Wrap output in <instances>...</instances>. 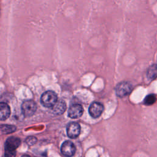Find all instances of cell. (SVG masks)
<instances>
[{
    "label": "cell",
    "instance_id": "obj_1",
    "mask_svg": "<svg viewBox=\"0 0 157 157\" xmlns=\"http://www.w3.org/2000/svg\"><path fill=\"white\" fill-rule=\"evenodd\" d=\"M57 101V95L52 91H47L44 92L40 98L41 104L46 107H52Z\"/></svg>",
    "mask_w": 157,
    "mask_h": 157
},
{
    "label": "cell",
    "instance_id": "obj_2",
    "mask_svg": "<svg viewBox=\"0 0 157 157\" xmlns=\"http://www.w3.org/2000/svg\"><path fill=\"white\" fill-rule=\"evenodd\" d=\"M21 107L23 115L26 117H28L34 114L37 109V105L34 101L27 100L22 103Z\"/></svg>",
    "mask_w": 157,
    "mask_h": 157
},
{
    "label": "cell",
    "instance_id": "obj_3",
    "mask_svg": "<svg viewBox=\"0 0 157 157\" xmlns=\"http://www.w3.org/2000/svg\"><path fill=\"white\" fill-rule=\"evenodd\" d=\"M132 90L131 84L128 82H122L116 86V94L119 97H124L129 94Z\"/></svg>",
    "mask_w": 157,
    "mask_h": 157
},
{
    "label": "cell",
    "instance_id": "obj_4",
    "mask_svg": "<svg viewBox=\"0 0 157 157\" xmlns=\"http://www.w3.org/2000/svg\"><path fill=\"white\" fill-rule=\"evenodd\" d=\"M104 110V106L102 104L98 102H93L88 109V112L90 115L93 118H98L99 117L102 113Z\"/></svg>",
    "mask_w": 157,
    "mask_h": 157
},
{
    "label": "cell",
    "instance_id": "obj_5",
    "mask_svg": "<svg viewBox=\"0 0 157 157\" xmlns=\"http://www.w3.org/2000/svg\"><path fill=\"white\" fill-rule=\"evenodd\" d=\"M61 151L64 156L71 157L74 155L75 151V147L72 142L67 140L62 144Z\"/></svg>",
    "mask_w": 157,
    "mask_h": 157
},
{
    "label": "cell",
    "instance_id": "obj_6",
    "mask_svg": "<svg viewBox=\"0 0 157 157\" xmlns=\"http://www.w3.org/2000/svg\"><path fill=\"white\" fill-rule=\"evenodd\" d=\"M80 132V126L76 122L69 123L67 127V134L69 137L75 139L78 136Z\"/></svg>",
    "mask_w": 157,
    "mask_h": 157
},
{
    "label": "cell",
    "instance_id": "obj_7",
    "mask_svg": "<svg viewBox=\"0 0 157 157\" xmlns=\"http://www.w3.org/2000/svg\"><path fill=\"white\" fill-rule=\"evenodd\" d=\"M83 113L82 106L78 104H75L70 106L68 110V116L71 118H77L80 117Z\"/></svg>",
    "mask_w": 157,
    "mask_h": 157
},
{
    "label": "cell",
    "instance_id": "obj_8",
    "mask_svg": "<svg viewBox=\"0 0 157 157\" xmlns=\"http://www.w3.org/2000/svg\"><path fill=\"white\" fill-rule=\"evenodd\" d=\"M20 145V140L18 137H10L5 142V150L15 151Z\"/></svg>",
    "mask_w": 157,
    "mask_h": 157
},
{
    "label": "cell",
    "instance_id": "obj_9",
    "mask_svg": "<svg viewBox=\"0 0 157 157\" xmlns=\"http://www.w3.org/2000/svg\"><path fill=\"white\" fill-rule=\"evenodd\" d=\"M52 108L54 113L56 115H61L66 109V104L64 101L59 100L58 101Z\"/></svg>",
    "mask_w": 157,
    "mask_h": 157
},
{
    "label": "cell",
    "instance_id": "obj_10",
    "mask_svg": "<svg viewBox=\"0 0 157 157\" xmlns=\"http://www.w3.org/2000/svg\"><path fill=\"white\" fill-rule=\"evenodd\" d=\"M10 114V107L5 102H1L0 104V119L3 121L9 118Z\"/></svg>",
    "mask_w": 157,
    "mask_h": 157
},
{
    "label": "cell",
    "instance_id": "obj_11",
    "mask_svg": "<svg viewBox=\"0 0 157 157\" xmlns=\"http://www.w3.org/2000/svg\"><path fill=\"white\" fill-rule=\"evenodd\" d=\"M147 77L149 79H154L157 77V65L151 66L147 71Z\"/></svg>",
    "mask_w": 157,
    "mask_h": 157
},
{
    "label": "cell",
    "instance_id": "obj_12",
    "mask_svg": "<svg viewBox=\"0 0 157 157\" xmlns=\"http://www.w3.org/2000/svg\"><path fill=\"white\" fill-rule=\"evenodd\" d=\"M1 131L3 134H10L16 131V127L13 125L2 124L1 126Z\"/></svg>",
    "mask_w": 157,
    "mask_h": 157
},
{
    "label": "cell",
    "instance_id": "obj_13",
    "mask_svg": "<svg viewBox=\"0 0 157 157\" xmlns=\"http://www.w3.org/2000/svg\"><path fill=\"white\" fill-rule=\"evenodd\" d=\"M156 96L154 94L148 95L144 99V104L146 105H151L156 101Z\"/></svg>",
    "mask_w": 157,
    "mask_h": 157
},
{
    "label": "cell",
    "instance_id": "obj_14",
    "mask_svg": "<svg viewBox=\"0 0 157 157\" xmlns=\"http://www.w3.org/2000/svg\"><path fill=\"white\" fill-rule=\"evenodd\" d=\"M36 138L35 137H29L26 139V143L28 145H32L36 142Z\"/></svg>",
    "mask_w": 157,
    "mask_h": 157
},
{
    "label": "cell",
    "instance_id": "obj_15",
    "mask_svg": "<svg viewBox=\"0 0 157 157\" xmlns=\"http://www.w3.org/2000/svg\"><path fill=\"white\" fill-rule=\"evenodd\" d=\"M16 155L15 151L5 150V157H15Z\"/></svg>",
    "mask_w": 157,
    "mask_h": 157
},
{
    "label": "cell",
    "instance_id": "obj_16",
    "mask_svg": "<svg viewBox=\"0 0 157 157\" xmlns=\"http://www.w3.org/2000/svg\"><path fill=\"white\" fill-rule=\"evenodd\" d=\"M21 157H30V156H28V155H23V156H22Z\"/></svg>",
    "mask_w": 157,
    "mask_h": 157
}]
</instances>
